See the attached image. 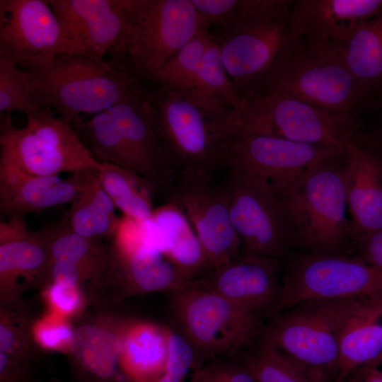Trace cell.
I'll use <instances>...</instances> for the list:
<instances>
[{"label": "cell", "mask_w": 382, "mask_h": 382, "mask_svg": "<svg viewBox=\"0 0 382 382\" xmlns=\"http://www.w3.org/2000/svg\"><path fill=\"white\" fill-rule=\"evenodd\" d=\"M291 0H238L230 24L214 36L241 96L268 71L290 37Z\"/></svg>", "instance_id": "cell-6"}, {"label": "cell", "mask_w": 382, "mask_h": 382, "mask_svg": "<svg viewBox=\"0 0 382 382\" xmlns=\"http://www.w3.org/2000/svg\"><path fill=\"white\" fill-rule=\"evenodd\" d=\"M382 364V301L364 298L343 332L337 382Z\"/></svg>", "instance_id": "cell-24"}, {"label": "cell", "mask_w": 382, "mask_h": 382, "mask_svg": "<svg viewBox=\"0 0 382 382\" xmlns=\"http://www.w3.org/2000/svg\"><path fill=\"white\" fill-rule=\"evenodd\" d=\"M189 382H255L240 360L216 358L194 369Z\"/></svg>", "instance_id": "cell-37"}, {"label": "cell", "mask_w": 382, "mask_h": 382, "mask_svg": "<svg viewBox=\"0 0 382 382\" xmlns=\"http://www.w3.org/2000/svg\"><path fill=\"white\" fill-rule=\"evenodd\" d=\"M59 231L58 224L29 231L18 239L0 243L1 284H14L19 277H51L52 245Z\"/></svg>", "instance_id": "cell-28"}, {"label": "cell", "mask_w": 382, "mask_h": 382, "mask_svg": "<svg viewBox=\"0 0 382 382\" xmlns=\"http://www.w3.org/2000/svg\"><path fill=\"white\" fill-rule=\"evenodd\" d=\"M340 44L366 105H375L382 96V11Z\"/></svg>", "instance_id": "cell-27"}, {"label": "cell", "mask_w": 382, "mask_h": 382, "mask_svg": "<svg viewBox=\"0 0 382 382\" xmlns=\"http://www.w3.org/2000/svg\"><path fill=\"white\" fill-rule=\"evenodd\" d=\"M359 371L362 374L360 382H382V371L378 368H366Z\"/></svg>", "instance_id": "cell-44"}, {"label": "cell", "mask_w": 382, "mask_h": 382, "mask_svg": "<svg viewBox=\"0 0 382 382\" xmlns=\"http://www.w3.org/2000/svg\"><path fill=\"white\" fill-rule=\"evenodd\" d=\"M103 165L98 178L116 209L137 222L149 220L156 209L154 197L158 195L154 186L127 169L107 163Z\"/></svg>", "instance_id": "cell-30"}, {"label": "cell", "mask_w": 382, "mask_h": 382, "mask_svg": "<svg viewBox=\"0 0 382 382\" xmlns=\"http://www.w3.org/2000/svg\"><path fill=\"white\" fill-rule=\"evenodd\" d=\"M342 382H347V381H342Z\"/></svg>", "instance_id": "cell-46"}, {"label": "cell", "mask_w": 382, "mask_h": 382, "mask_svg": "<svg viewBox=\"0 0 382 382\" xmlns=\"http://www.w3.org/2000/svg\"><path fill=\"white\" fill-rule=\"evenodd\" d=\"M43 108L35 99L28 74L13 60L0 57V114L18 111L28 117Z\"/></svg>", "instance_id": "cell-35"}, {"label": "cell", "mask_w": 382, "mask_h": 382, "mask_svg": "<svg viewBox=\"0 0 382 382\" xmlns=\"http://www.w3.org/2000/svg\"><path fill=\"white\" fill-rule=\"evenodd\" d=\"M120 367L131 382H158L168 354V328L149 323L131 324L120 337Z\"/></svg>", "instance_id": "cell-25"}, {"label": "cell", "mask_w": 382, "mask_h": 382, "mask_svg": "<svg viewBox=\"0 0 382 382\" xmlns=\"http://www.w3.org/2000/svg\"><path fill=\"white\" fill-rule=\"evenodd\" d=\"M183 94L198 105L223 117L240 105L241 96L230 79L219 45L213 35L192 87Z\"/></svg>", "instance_id": "cell-29"}, {"label": "cell", "mask_w": 382, "mask_h": 382, "mask_svg": "<svg viewBox=\"0 0 382 382\" xmlns=\"http://www.w3.org/2000/svg\"><path fill=\"white\" fill-rule=\"evenodd\" d=\"M362 144L354 139L346 145L347 202L357 243L382 229V156Z\"/></svg>", "instance_id": "cell-21"}, {"label": "cell", "mask_w": 382, "mask_h": 382, "mask_svg": "<svg viewBox=\"0 0 382 382\" xmlns=\"http://www.w3.org/2000/svg\"><path fill=\"white\" fill-rule=\"evenodd\" d=\"M364 297L312 299L265 323L258 341L287 356L324 382H337L341 338Z\"/></svg>", "instance_id": "cell-4"}, {"label": "cell", "mask_w": 382, "mask_h": 382, "mask_svg": "<svg viewBox=\"0 0 382 382\" xmlns=\"http://www.w3.org/2000/svg\"><path fill=\"white\" fill-rule=\"evenodd\" d=\"M38 342L48 349H59L71 345L75 332L64 322L48 321L40 324L35 331Z\"/></svg>", "instance_id": "cell-39"}, {"label": "cell", "mask_w": 382, "mask_h": 382, "mask_svg": "<svg viewBox=\"0 0 382 382\" xmlns=\"http://www.w3.org/2000/svg\"><path fill=\"white\" fill-rule=\"evenodd\" d=\"M48 292L51 303L63 313H72L81 306V297L79 286L53 282Z\"/></svg>", "instance_id": "cell-40"}, {"label": "cell", "mask_w": 382, "mask_h": 382, "mask_svg": "<svg viewBox=\"0 0 382 382\" xmlns=\"http://www.w3.org/2000/svg\"><path fill=\"white\" fill-rule=\"evenodd\" d=\"M108 110L122 134L134 172L153 185L164 197L177 175L158 134L151 88Z\"/></svg>", "instance_id": "cell-17"}, {"label": "cell", "mask_w": 382, "mask_h": 382, "mask_svg": "<svg viewBox=\"0 0 382 382\" xmlns=\"http://www.w3.org/2000/svg\"><path fill=\"white\" fill-rule=\"evenodd\" d=\"M98 173L91 172L83 190L57 224L61 231L93 241L113 236L117 231L122 218L103 190Z\"/></svg>", "instance_id": "cell-26"}, {"label": "cell", "mask_w": 382, "mask_h": 382, "mask_svg": "<svg viewBox=\"0 0 382 382\" xmlns=\"http://www.w3.org/2000/svg\"><path fill=\"white\" fill-rule=\"evenodd\" d=\"M71 348L76 361L96 381L119 380L120 337L100 328L85 325L75 332Z\"/></svg>", "instance_id": "cell-31"}, {"label": "cell", "mask_w": 382, "mask_h": 382, "mask_svg": "<svg viewBox=\"0 0 382 382\" xmlns=\"http://www.w3.org/2000/svg\"><path fill=\"white\" fill-rule=\"evenodd\" d=\"M359 297L382 301L381 267L345 254L299 252L283 264L274 314L306 300Z\"/></svg>", "instance_id": "cell-11"}, {"label": "cell", "mask_w": 382, "mask_h": 382, "mask_svg": "<svg viewBox=\"0 0 382 382\" xmlns=\"http://www.w3.org/2000/svg\"><path fill=\"white\" fill-rule=\"evenodd\" d=\"M171 294L180 332L195 353V369L216 358L244 354L258 341L264 317L201 288L188 286Z\"/></svg>", "instance_id": "cell-7"}, {"label": "cell", "mask_w": 382, "mask_h": 382, "mask_svg": "<svg viewBox=\"0 0 382 382\" xmlns=\"http://www.w3.org/2000/svg\"><path fill=\"white\" fill-rule=\"evenodd\" d=\"M375 106H379L382 108V96L380 98V99L378 100V102L376 103Z\"/></svg>", "instance_id": "cell-45"}, {"label": "cell", "mask_w": 382, "mask_h": 382, "mask_svg": "<svg viewBox=\"0 0 382 382\" xmlns=\"http://www.w3.org/2000/svg\"><path fill=\"white\" fill-rule=\"evenodd\" d=\"M18 347V339L16 333L8 325L1 323L0 325V352L10 356L14 355Z\"/></svg>", "instance_id": "cell-42"}, {"label": "cell", "mask_w": 382, "mask_h": 382, "mask_svg": "<svg viewBox=\"0 0 382 382\" xmlns=\"http://www.w3.org/2000/svg\"><path fill=\"white\" fill-rule=\"evenodd\" d=\"M283 263L258 255H244L191 282L264 318L272 316L282 294Z\"/></svg>", "instance_id": "cell-18"}, {"label": "cell", "mask_w": 382, "mask_h": 382, "mask_svg": "<svg viewBox=\"0 0 382 382\" xmlns=\"http://www.w3.org/2000/svg\"><path fill=\"white\" fill-rule=\"evenodd\" d=\"M212 34L201 30L173 58L155 71L149 82L183 93H187Z\"/></svg>", "instance_id": "cell-34"}, {"label": "cell", "mask_w": 382, "mask_h": 382, "mask_svg": "<svg viewBox=\"0 0 382 382\" xmlns=\"http://www.w3.org/2000/svg\"><path fill=\"white\" fill-rule=\"evenodd\" d=\"M93 170L59 175L29 173L0 151V212L11 219H25L46 209L71 204L81 192Z\"/></svg>", "instance_id": "cell-20"}, {"label": "cell", "mask_w": 382, "mask_h": 382, "mask_svg": "<svg viewBox=\"0 0 382 382\" xmlns=\"http://www.w3.org/2000/svg\"><path fill=\"white\" fill-rule=\"evenodd\" d=\"M11 113L1 115L0 151L9 156L26 172L59 175L99 170L97 160L82 142L80 134L50 108L27 117L22 129L13 127Z\"/></svg>", "instance_id": "cell-10"}, {"label": "cell", "mask_w": 382, "mask_h": 382, "mask_svg": "<svg viewBox=\"0 0 382 382\" xmlns=\"http://www.w3.org/2000/svg\"><path fill=\"white\" fill-rule=\"evenodd\" d=\"M240 361L255 382H323L287 356L259 341Z\"/></svg>", "instance_id": "cell-33"}, {"label": "cell", "mask_w": 382, "mask_h": 382, "mask_svg": "<svg viewBox=\"0 0 382 382\" xmlns=\"http://www.w3.org/2000/svg\"><path fill=\"white\" fill-rule=\"evenodd\" d=\"M229 214L241 255L275 259L283 264L301 250L296 225L283 199L225 177Z\"/></svg>", "instance_id": "cell-13"}, {"label": "cell", "mask_w": 382, "mask_h": 382, "mask_svg": "<svg viewBox=\"0 0 382 382\" xmlns=\"http://www.w3.org/2000/svg\"><path fill=\"white\" fill-rule=\"evenodd\" d=\"M216 178H178L165 195L195 231L208 259L209 271L241 256V241L229 214L228 186Z\"/></svg>", "instance_id": "cell-14"}, {"label": "cell", "mask_w": 382, "mask_h": 382, "mask_svg": "<svg viewBox=\"0 0 382 382\" xmlns=\"http://www.w3.org/2000/svg\"><path fill=\"white\" fill-rule=\"evenodd\" d=\"M196 368L195 351L180 332L168 328V354L163 375L158 382H184Z\"/></svg>", "instance_id": "cell-36"}, {"label": "cell", "mask_w": 382, "mask_h": 382, "mask_svg": "<svg viewBox=\"0 0 382 382\" xmlns=\"http://www.w3.org/2000/svg\"><path fill=\"white\" fill-rule=\"evenodd\" d=\"M28 76L36 100L76 129L81 115H96L145 90L146 81L123 62L64 53L17 64Z\"/></svg>", "instance_id": "cell-1"}, {"label": "cell", "mask_w": 382, "mask_h": 382, "mask_svg": "<svg viewBox=\"0 0 382 382\" xmlns=\"http://www.w3.org/2000/svg\"><path fill=\"white\" fill-rule=\"evenodd\" d=\"M356 115L322 109L293 97L251 89L224 119L225 141L233 137L267 135L288 141L346 147L357 137Z\"/></svg>", "instance_id": "cell-5"}, {"label": "cell", "mask_w": 382, "mask_h": 382, "mask_svg": "<svg viewBox=\"0 0 382 382\" xmlns=\"http://www.w3.org/2000/svg\"><path fill=\"white\" fill-rule=\"evenodd\" d=\"M362 142L374 149L382 156V125L374 133L366 136Z\"/></svg>", "instance_id": "cell-43"}, {"label": "cell", "mask_w": 382, "mask_h": 382, "mask_svg": "<svg viewBox=\"0 0 382 382\" xmlns=\"http://www.w3.org/2000/svg\"><path fill=\"white\" fill-rule=\"evenodd\" d=\"M197 13L202 30L209 31L211 26L223 29L233 19L238 0H190Z\"/></svg>", "instance_id": "cell-38"}, {"label": "cell", "mask_w": 382, "mask_h": 382, "mask_svg": "<svg viewBox=\"0 0 382 382\" xmlns=\"http://www.w3.org/2000/svg\"><path fill=\"white\" fill-rule=\"evenodd\" d=\"M68 37L81 54L115 56L126 38L125 0H48Z\"/></svg>", "instance_id": "cell-19"}, {"label": "cell", "mask_w": 382, "mask_h": 382, "mask_svg": "<svg viewBox=\"0 0 382 382\" xmlns=\"http://www.w3.org/2000/svg\"><path fill=\"white\" fill-rule=\"evenodd\" d=\"M382 11V0H295L290 35L347 42L359 26Z\"/></svg>", "instance_id": "cell-22"}, {"label": "cell", "mask_w": 382, "mask_h": 382, "mask_svg": "<svg viewBox=\"0 0 382 382\" xmlns=\"http://www.w3.org/2000/svg\"><path fill=\"white\" fill-rule=\"evenodd\" d=\"M76 130L83 135L89 150L100 162L113 164L134 173L122 134L109 110L83 121Z\"/></svg>", "instance_id": "cell-32"}, {"label": "cell", "mask_w": 382, "mask_h": 382, "mask_svg": "<svg viewBox=\"0 0 382 382\" xmlns=\"http://www.w3.org/2000/svg\"><path fill=\"white\" fill-rule=\"evenodd\" d=\"M108 251L101 247L103 271L137 292H175L190 282L146 238L143 223L123 216Z\"/></svg>", "instance_id": "cell-15"}, {"label": "cell", "mask_w": 382, "mask_h": 382, "mask_svg": "<svg viewBox=\"0 0 382 382\" xmlns=\"http://www.w3.org/2000/svg\"><path fill=\"white\" fill-rule=\"evenodd\" d=\"M81 54L47 1L0 0V57L17 64Z\"/></svg>", "instance_id": "cell-16"}, {"label": "cell", "mask_w": 382, "mask_h": 382, "mask_svg": "<svg viewBox=\"0 0 382 382\" xmlns=\"http://www.w3.org/2000/svg\"><path fill=\"white\" fill-rule=\"evenodd\" d=\"M125 6L128 32L111 58L122 61L149 82L202 30L190 0H125Z\"/></svg>", "instance_id": "cell-9"}, {"label": "cell", "mask_w": 382, "mask_h": 382, "mask_svg": "<svg viewBox=\"0 0 382 382\" xmlns=\"http://www.w3.org/2000/svg\"><path fill=\"white\" fill-rule=\"evenodd\" d=\"M345 160L318 168L295 195L283 199L302 252L344 255L351 238L346 218Z\"/></svg>", "instance_id": "cell-12"}, {"label": "cell", "mask_w": 382, "mask_h": 382, "mask_svg": "<svg viewBox=\"0 0 382 382\" xmlns=\"http://www.w3.org/2000/svg\"><path fill=\"white\" fill-rule=\"evenodd\" d=\"M159 136L177 175L216 178L221 172V117L181 92L151 88Z\"/></svg>", "instance_id": "cell-8"}, {"label": "cell", "mask_w": 382, "mask_h": 382, "mask_svg": "<svg viewBox=\"0 0 382 382\" xmlns=\"http://www.w3.org/2000/svg\"><path fill=\"white\" fill-rule=\"evenodd\" d=\"M346 157V147L253 134L225 141L220 163L225 177L285 199L295 195L314 170Z\"/></svg>", "instance_id": "cell-3"}, {"label": "cell", "mask_w": 382, "mask_h": 382, "mask_svg": "<svg viewBox=\"0 0 382 382\" xmlns=\"http://www.w3.org/2000/svg\"><path fill=\"white\" fill-rule=\"evenodd\" d=\"M357 257L371 265L382 268V229L357 243Z\"/></svg>", "instance_id": "cell-41"}, {"label": "cell", "mask_w": 382, "mask_h": 382, "mask_svg": "<svg viewBox=\"0 0 382 382\" xmlns=\"http://www.w3.org/2000/svg\"><path fill=\"white\" fill-rule=\"evenodd\" d=\"M251 89L284 94L342 114L356 115L359 107L366 105L340 44L329 40L290 35L268 71Z\"/></svg>", "instance_id": "cell-2"}, {"label": "cell", "mask_w": 382, "mask_h": 382, "mask_svg": "<svg viewBox=\"0 0 382 382\" xmlns=\"http://www.w3.org/2000/svg\"><path fill=\"white\" fill-rule=\"evenodd\" d=\"M149 243L161 251L190 283L209 271L208 259L195 231L173 204L156 207L143 223Z\"/></svg>", "instance_id": "cell-23"}]
</instances>
